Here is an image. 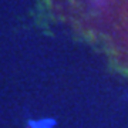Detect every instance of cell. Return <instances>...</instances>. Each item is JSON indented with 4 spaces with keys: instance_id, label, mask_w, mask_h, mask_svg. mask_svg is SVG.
I'll use <instances>...</instances> for the list:
<instances>
[{
    "instance_id": "1",
    "label": "cell",
    "mask_w": 128,
    "mask_h": 128,
    "mask_svg": "<svg viewBox=\"0 0 128 128\" xmlns=\"http://www.w3.org/2000/svg\"><path fill=\"white\" fill-rule=\"evenodd\" d=\"M30 128H54L56 121L54 120H38V121H28Z\"/></svg>"
}]
</instances>
